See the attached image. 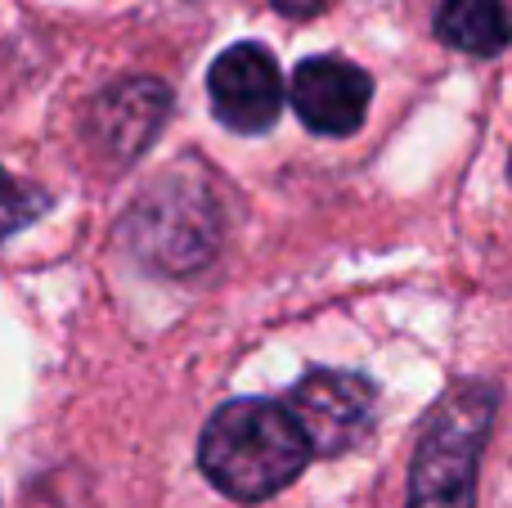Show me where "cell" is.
Masks as SVG:
<instances>
[{
    "label": "cell",
    "mask_w": 512,
    "mask_h": 508,
    "mask_svg": "<svg viewBox=\"0 0 512 508\" xmlns=\"http://www.w3.org/2000/svg\"><path fill=\"white\" fill-rule=\"evenodd\" d=\"M207 95H212L216 117H221L230 131L261 135L279 122L283 72L265 45L239 41L212 63V72H207Z\"/></svg>",
    "instance_id": "obj_4"
},
{
    "label": "cell",
    "mask_w": 512,
    "mask_h": 508,
    "mask_svg": "<svg viewBox=\"0 0 512 508\" xmlns=\"http://www.w3.org/2000/svg\"><path fill=\"white\" fill-rule=\"evenodd\" d=\"M310 446L297 419L279 401H230L212 414L198 441V464L207 482L230 500L256 504L279 495L306 468Z\"/></svg>",
    "instance_id": "obj_1"
},
{
    "label": "cell",
    "mask_w": 512,
    "mask_h": 508,
    "mask_svg": "<svg viewBox=\"0 0 512 508\" xmlns=\"http://www.w3.org/2000/svg\"><path fill=\"white\" fill-rule=\"evenodd\" d=\"M378 392L369 378L342 369H315L288 396V414L297 419L310 455H346L373 428Z\"/></svg>",
    "instance_id": "obj_3"
},
{
    "label": "cell",
    "mask_w": 512,
    "mask_h": 508,
    "mask_svg": "<svg viewBox=\"0 0 512 508\" xmlns=\"http://www.w3.org/2000/svg\"><path fill=\"white\" fill-rule=\"evenodd\" d=\"M495 410L499 392L490 383H459L436 405L414 455L409 508H472L481 450H486Z\"/></svg>",
    "instance_id": "obj_2"
},
{
    "label": "cell",
    "mask_w": 512,
    "mask_h": 508,
    "mask_svg": "<svg viewBox=\"0 0 512 508\" xmlns=\"http://www.w3.org/2000/svg\"><path fill=\"white\" fill-rule=\"evenodd\" d=\"M274 9L288 18H315L324 9V0H274Z\"/></svg>",
    "instance_id": "obj_10"
},
{
    "label": "cell",
    "mask_w": 512,
    "mask_h": 508,
    "mask_svg": "<svg viewBox=\"0 0 512 508\" xmlns=\"http://www.w3.org/2000/svg\"><path fill=\"white\" fill-rule=\"evenodd\" d=\"M135 234H140V248L149 252L158 266L185 270L207 261V252L216 248V221L207 198L198 194H180L171 198H144L140 212H135Z\"/></svg>",
    "instance_id": "obj_7"
},
{
    "label": "cell",
    "mask_w": 512,
    "mask_h": 508,
    "mask_svg": "<svg viewBox=\"0 0 512 508\" xmlns=\"http://www.w3.org/2000/svg\"><path fill=\"white\" fill-rule=\"evenodd\" d=\"M167 108H171V95L162 81L131 77L95 99V108H90V140H95L99 153H108L122 167V162L140 158L149 149V140L162 131Z\"/></svg>",
    "instance_id": "obj_6"
},
{
    "label": "cell",
    "mask_w": 512,
    "mask_h": 508,
    "mask_svg": "<svg viewBox=\"0 0 512 508\" xmlns=\"http://www.w3.org/2000/svg\"><path fill=\"white\" fill-rule=\"evenodd\" d=\"M45 207H50V198H45L41 189L23 185V180H14L5 167H0V243H5L9 234L27 230Z\"/></svg>",
    "instance_id": "obj_9"
},
{
    "label": "cell",
    "mask_w": 512,
    "mask_h": 508,
    "mask_svg": "<svg viewBox=\"0 0 512 508\" xmlns=\"http://www.w3.org/2000/svg\"><path fill=\"white\" fill-rule=\"evenodd\" d=\"M436 36L463 54H499L508 45V14L499 0H441Z\"/></svg>",
    "instance_id": "obj_8"
},
{
    "label": "cell",
    "mask_w": 512,
    "mask_h": 508,
    "mask_svg": "<svg viewBox=\"0 0 512 508\" xmlns=\"http://www.w3.org/2000/svg\"><path fill=\"white\" fill-rule=\"evenodd\" d=\"M288 99L315 135H337L342 140V135H355L364 126L373 81L360 63L337 59V54H315V59L297 63Z\"/></svg>",
    "instance_id": "obj_5"
}]
</instances>
